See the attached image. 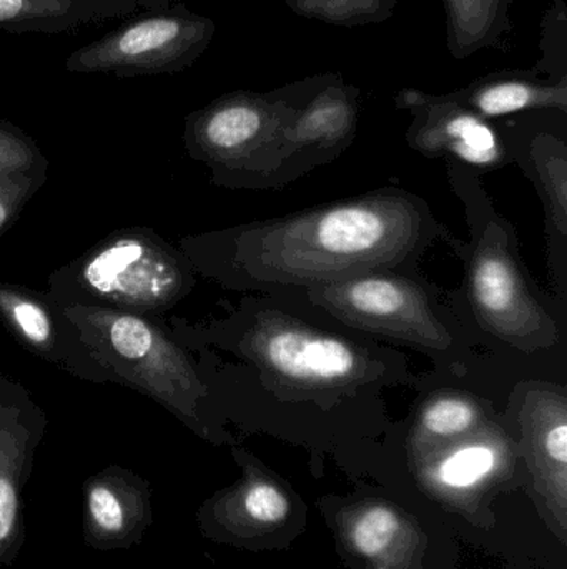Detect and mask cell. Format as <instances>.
<instances>
[{"label": "cell", "instance_id": "cell-1", "mask_svg": "<svg viewBox=\"0 0 567 569\" xmlns=\"http://www.w3.org/2000/svg\"><path fill=\"white\" fill-rule=\"evenodd\" d=\"M425 230L418 200L383 193L259 223L240 237L239 259L259 282L316 287L398 266Z\"/></svg>", "mask_w": 567, "mask_h": 569}, {"label": "cell", "instance_id": "cell-2", "mask_svg": "<svg viewBox=\"0 0 567 569\" xmlns=\"http://www.w3.org/2000/svg\"><path fill=\"white\" fill-rule=\"evenodd\" d=\"M209 17L173 3L120 23L65 59L70 73H105L117 79L172 76L192 67L215 37Z\"/></svg>", "mask_w": 567, "mask_h": 569}, {"label": "cell", "instance_id": "cell-3", "mask_svg": "<svg viewBox=\"0 0 567 569\" xmlns=\"http://www.w3.org/2000/svg\"><path fill=\"white\" fill-rule=\"evenodd\" d=\"M243 350L266 378L290 390H348L365 383L373 370L362 348L280 311L255 318Z\"/></svg>", "mask_w": 567, "mask_h": 569}, {"label": "cell", "instance_id": "cell-4", "mask_svg": "<svg viewBox=\"0 0 567 569\" xmlns=\"http://www.w3.org/2000/svg\"><path fill=\"white\" fill-rule=\"evenodd\" d=\"M310 297L333 317L360 330L429 350H448L452 345V335L436 317L425 291L402 277L366 273L316 284Z\"/></svg>", "mask_w": 567, "mask_h": 569}, {"label": "cell", "instance_id": "cell-5", "mask_svg": "<svg viewBox=\"0 0 567 569\" xmlns=\"http://www.w3.org/2000/svg\"><path fill=\"white\" fill-rule=\"evenodd\" d=\"M296 110L275 93H225L186 119V142L203 159L222 166L292 152L288 130Z\"/></svg>", "mask_w": 567, "mask_h": 569}, {"label": "cell", "instance_id": "cell-6", "mask_svg": "<svg viewBox=\"0 0 567 569\" xmlns=\"http://www.w3.org/2000/svg\"><path fill=\"white\" fill-rule=\"evenodd\" d=\"M469 297L483 327L522 350L558 340L555 323L529 293L506 243L496 236L486 233L473 257Z\"/></svg>", "mask_w": 567, "mask_h": 569}, {"label": "cell", "instance_id": "cell-7", "mask_svg": "<svg viewBox=\"0 0 567 569\" xmlns=\"http://www.w3.org/2000/svg\"><path fill=\"white\" fill-rule=\"evenodd\" d=\"M110 358L126 377L149 388L160 400L189 411L186 401L202 393L199 380L182 351L142 318L107 310H89Z\"/></svg>", "mask_w": 567, "mask_h": 569}, {"label": "cell", "instance_id": "cell-8", "mask_svg": "<svg viewBox=\"0 0 567 569\" xmlns=\"http://www.w3.org/2000/svg\"><path fill=\"white\" fill-rule=\"evenodd\" d=\"M82 277L100 297L136 308H160L182 288L175 260L142 239L103 247L85 263Z\"/></svg>", "mask_w": 567, "mask_h": 569}, {"label": "cell", "instance_id": "cell-9", "mask_svg": "<svg viewBox=\"0 0 567 569\" xmlns=\"http://www.w3.org/2000/svg\"><path fill=\"white\" fill-rule=\"evenodd\" d=\"M396 102L415 113L408 139L419 152L429 156L449 153L478 167L502 163L505 149L488 120L453 102L448 96L405 89Z\"/></svg>", "mask_w": 567, "mask_h": 569}, {"label": "cell", "instance_id": "cell-10", "mask_svg": "<svg viewBox=\"0 0 567 569\" xmlns=\"http://www.w3.org/2000/svg\"><path fill=\"white\" fill-rule=\"evenodd\" d=\"M153 521L152 488L139 475L110 467L83 485L82 535L100 551L129 550Z\"/></svg>", "mask_w": 567, "mask_h": 569}, {"label": "cell", "instance_id": "cell-11", "mask_svg": "<svg viewBox=\"0 0 567 569\" xmlns=\"http://www.w3.org/2000/svg\"><path fill=\"white\" fill-rule=\"evenodd\" d=\"M135 0H0V32H73L139 12Z\"/></svg>", "mask_w": 567, "mask_h": 569}, {"label": "cell", "instance_id": "cell-12", "mask_svg": "<svg viewBox=\"0 0 567 569\" xmlns=\"http://www.w3.org/2000/svg\"><path fill=\"white\" fill-rule=\"evenodd\" d=\"M32 431L0 417V568L9 567L26 543L22 491L32 468Z\"/></svg>", "mask_w": 567, "mask_h": 569}, {"label": "cell", "instance_id": "cell-13", "mask_svg": "<svg viewBox=\"0 0 567 569\" xmlns=\"http://www.w3.org/2000/svg\"><path fill=\"white\" fill-rule=\"evenodd\" d=\"M453 102L483 119L512 116L523 110H567V83L545 82L528 72H502L482 77L466 89L446 93Z\"/></svg>", "mask_w": 567, "mask_h": 569}, {"label": "cell", "instance_id": "cell-14", "mask_svg": "<svg viewBox=\"0 0 567 569\" xmlns=\"http://www.w3.org/2000/svg\"><path fill=\"white\" fill-rule=\"evenodd\" d=\"M358 89L333 79L312 102L296 110L288 130L290 150H333L352 142L358 122Z\"/></svg>", "mask_w": 567, "mask_h": 569}, {"label": "cell", "instance_id": "cell-15", "mask_svg": "<svg viewBox=\"0 0 567 569\" xmlns=\"http://www.w3.org/2000/svg\"><path fill=\"white\" fill-rule=\"evenodd\" d=\"M513 0H443L448 50L455 59H466L486 47L502 49L512 30Z\"/></svg>", "mask_w": 567, "mask_h": 569}, {"label": "cell", "instance_id": "cell-16", "mask_svg": "<svg viewBox=\"0 0 567 569\" xmlns=\"http://www.w3.org/2000/svg\"><path fill=\"white\" fill-rule=\"evenodd\" d=\"M296 16L332 26L382 23L393 16L398 0H286Z\"/></svg>", "mask_w": 567, "mask_h": 569}, {"label": "cell", "instance_id": "cell-17", "mask_svg": "<svg viewBox=\"0 0 567 569\" xmlns=\"http://www.w3.org/2000/svg\"><path fill=\"white\" fill-rule=\"evenodd\" d=\"M482 420V408L469 397L438 395L419 415V428L433 438H455L472 431Z\"/></svg>", "mask_w": 567, "mask_h": 569}, {"label": "cell", "instance_id": "cell-18", "mask_svg": "<svg viewBox=\"0 0 567 569\" xmlns=\"http://www.w3.org/2000/svg\"><path fill=\"white\" fill-rule=\"evenodd\" d=\"M0 308L29 343L37 348L49 347L52 341V320L42 305L16 291L0 290Z\"/></svg>", "mask_w": 567, "mask_h": 569}, {"label": "cell", "instance_id": "cell-19", "mask_svg": "<svg viewBox=\"0 0 567 569\" xmlns=\"http://www.w3.org/2000/svg\"><path fill=\"white\" fill-rule=\"evenodd\" d=\"M496 465V453L486 445H468L446 458L438 468L442 483L453 488L472 487Z\"/></svg>", "mask_w": 567, "mask_h": 569}, {"label": "cell", "instance_id": "cell-20", "mask_svg": "<svg viewBox=\"0 0 567 569\" xmlns=\"http://www.w3.org/2000/svg\"><path fill=\"white\" fill-rule=\"evenodd\" d=\"M398 527V518L392 510L372 508L353 527V543L365 557H378L392 543Z\"/></svg>", "mask_w": 567, "mask_h": 569}, {"label": "cell", "instance_id": "cell-21", "mask_svg": "<svg viewBox=\"0 0 567 569\" xmlns=\"http://www.w3.org/2000/svg\"><path fill=\"white\" fill-rule=\"evenodd\" d=\"M538 167L551 203L553 220L559 233L567 230V160L565 149L538 152Z\"/></svg>", "mask_w": 567, "mask_h": 569}, {"label": "cell", "instance_id": "cell-22", "mask_svg": "<svg viewBox=\"0 0 567 569\" xmlns=\"http://www.w3.org/2000/svg\"><path fill=\"white\" fill-rule=\"evenodd\" d=\"M37 160L32 140L9 122L0 120V177L19 176Z\"/></svg>", "mask_w": 567, "mask_h": 569}, {"label": "cell", "instance_id": "cell-23", "mask_svg": "<svg viewBox=\"0 0 567 569\" xmlns=\"http://www.w3.org/2000/svg\"><path fill=\"white\" fill-rule=\"evenodd\" d=\"M245 510L253 520L275 523L288 515L290 503L285 495L272 485H253L245 495Z\"/></svg>", "mask_w": 567, "mask_h": 569}, {"label": "cell", "instance_id": "cell-24", "mask_svg": "<svg viewBox=\"0 0 567 569\" xmlns=\"http://www.w3.org/2000/svg\"><path fill=\"white\" fill-rule=\"evenodd\" d=\"M19 176L0 177V230L16 212L26 187L16 182Z\"/></svg>", "mask_w": 567, "mask_h": 569}, {"label": "cell", "instance_id": "cell-25", "mask_svg": "<svg viewBox=\"0 0 567 569\" xmlns=\"http://www.w3.org/2000/svg\"><path fill=\"white\" fill-rule=\"evenodd\" d=\"M135 2H139V6L145 9L146 12H150V10L169 9L173 3H176V0H135Z\"/></svg>", "mask_w": 567, "mask_h": 569}]
</instances>
